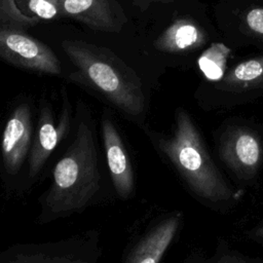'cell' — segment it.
Instances as JSON below:
<instances>
[{"label": "cell", "instance_id": "obj_15", "mask_svg": "<svg viewBox=\"0 0 263 263\" xmlns=\"http://www.w3.org/2000/svg\"><path fill=\"white\" fill-rule=\"evenodd\" d=\"M18 8L25 6L26 14L40 20H52L61 16L60 0H18ZM16 3V2H15Z\"/></svg>", "mask_w": 263, "mask_h": 263}, {"label": "cell", "instance_id": "obj_1", "mask_svg": "<svg viewBox=\"0 0 263 263\" xmlns=\"http://www.w3.org/2000/svg\"><path fill=\"white\" fill-rule=\"evenodd\" d=\"M155 151L168 163L195 200L226 213L242 199L243 188L232 186L214 161L192 116L183 108L175 112L168 134L146 126L143 129Z\"/></svg>", "mask_w": 263, "mask_h": 263}, {"label": "cell", "instance_id": "obj_6", "mask_svg": "<svg viewBox=\"0 0 263 263\" xmlns=\"http://www.w3.org/2000/svg\"><path fill=\"white\" fill-rule=\"evenodd\" d=\"M35 120L31 104L23 101L9 113L1 138L2 177L6 186L26 176L33 146Z\"/></svg>", "mask_w": 263, "mask_h": 263}, {"label": "cell", "instance_id": "obj_17", "mask_svg": "<svg viewBox=\"0 0 263 263\" xmlns=\"http://www.w3.org/2000/svg\"><path fill=\"white\" fill-rule=\"evenodd\" d=\"M246 21L252 31L263 35V8L256 7L251 9L246 16Z\"/></svg>", "mask_w": 263, "mask_h": 263}, {"label": "cell", "instance_id": "obj_4", "mask_svg": "<svg viewBox=\"0 0 263 263\" xmlns=\"http://www.w3.org/2000/svg\"><path fill=\"white\" fill-rule=\"evenodd\" d=\"M216 154L240 186L256 185L263 171V128L247 120L224 122L214 132Z\"/></svg>", "mask_w": 263, "mask_h": 263}, {"label": "cell", "instance_id": "obj_7", "mask_svg": "<svg viewBox=\"0 0 263 263\" xmlns=\"http://www.w3.org/2000/svg\"><path fill=\"white\" fill-rule=\"evenodd\" d=\"M71 105L67 92L63 90V104L59 119L55 121L50 104L40 103L33 146L25 176V185H33L40 177L45 164L55 152L59 145L69 136L73 126Z\"/></svg>", "mask_w": 263, "mask_h": 263}, {"label": "cell", "instance_id": "obj_14", "mask_svg": "<svg viewBox=\"0 0 263 263\" xmlns=\"http://www.w3.org/2000/svg\"><path fill=\"white\" fill-rule=\"evenodd\" d=\"M1 27L24 30L36 25L39 21L26 15L16 5L14 0H0Z\"/></svg>", "mask_w": 263, "mask_h": 263}, {"label": "cell", "instance_id": "obj_19", "mask_svg": "<svg viewBox=\"0 0 263 263\" xmlns=\"http://www.w3.org/2000/svg\"><path fill=\"white\" fill-rule=\"evenodd\" d=\"M134 3L141 7L142 9H145L147 8L151 3H154V2H162V3H165V2H170L172 0H133Z\"/></svg>", "mask_w": 263, "mask_h": 263}, {"label": "cell", "instance_id": "obj_3", "mask_svg": "<svg viewBox=\"0 0 263 263\" xmlns=\"http://www.w3.org/2000/svg\"><path fill=\"white\" fill-rule=\"evenodd\" d=\"M62 47L77 68V80L141 129L148 126L147 98L129 67L105 48L83 41L64 40Z\"/></svg>", "mask_w": 263, "mask_h": 263}, {"label": "cell", "instance_id": "obj_2", "mask_svg": "<svg viewBox=\"0 0 263 263\" xmlns=\"http://www.w3.org/2000/svg\"><path fill=\"white\" fill-rule=\"evenodd\" d=\"M103 175L91 114L78 103L69 142L55 161L51 183L40 199L41 224L80 213L101 195Z\"/></svg>", "mask_w": 263, "mask_h": 263}, {"label": "cell", "instance_id": "obj_18", "mask_svg": "<svg viewBox=\"0 0 263 263\" xmlns=\"http://www.w3.org/2000/svg\"><path fill=\"white\" fill-rule=\"evenodd\" d=\"M246 236L256 243L263 245V217L257 224L246 231Z\"/></svg>", "mask_w": 263, "mask_h": 263}, {"label": "cell", "instance_id": "obj_13", "mask_svg": "<svg viewBox=\"0 0 263 263\" xmlns=\"http://www.w3.org/2000/svg\"><path fill=\"white\" fill-rule=\"evenodd\" d=\"M217 89L230 95H243L263 89V55L245 61L230 70Z\"/></svg>", "mask_w": 263, "mask_h": 263}, {"label": "cell", "instance_id": "obj_9", "mask_svg": "<svg viewBox=\"0 0 263 263\" xmlns=\"http://www.w3.org/2000/svg\"><path fill=\"white\" fill-rule=\"evenodd\" d=\"M101 137L114 192L119 199L128 200L136 189L133 161L117 124L107 110L101 117Z\"/></svg>", "mask_w": 263, "mask_h": 263}, {"label": "cell", "instance_id": "obj_10", "mask_svg": "<svg viewBox=\"0 0 263 263\" xmlns=\"http://www.w3.org/2000/svg\"><path fill=\"white\" fill-rule=\"evenodd\" d=\"M183 219L181 211L164 215L134 245L123 263H160L181 230Z\"/></svg>", "mask_w": 263, "mask_h": 263}, {"label": "cell", "instance_id": "obj_12", "mask_svg": "<svg viewBox=\"0 0 263 263\" xmlns=\"http://www.w3.org/2000/svg\"><path fill=\"white\" fill-rule=\"evenodd\" d=\"M203 31L188 18H178L156 39L155 47L164 52L193 50L204 43Z\"/></svg>", "mask_w": 263, "mask_h": 263}, {"label": "cell", "instance_id": "obj_11", "mask_svg": "<svg viewBox=\"0 0 263 263\" xmlns=\"http://www.w3.org/2000/svg\"><path fill=\"white\" fill-rule=\"evenodd\" d=\"M60 6L61 16L103 32H119L126 22L116 0H60Z\"/></svg>", "mask_w": 263, "mask_h": 263}, {"label": "cell", "instance_id": "obj_8", "mask_svg": "<svg viewBox=\"0 0 263 263\" xmlns=\"http://www.w3.org/2000/svg\"><path fill=\"white\" fill-rule=\"evenodd\" d=\"M0 55L15 67L40 74L59 75L62 72L61 62L51 48L23 30L1 27Z\"/></svg>", "mask_w": 263, "mask_h": 263}, {"label": "cell", "instance_id": "obj_5", "mask_svg": "<svg viewBox=\"0 0 263 263\" xmlns=\"http://www.w3.org/2000/svg\"><path fill=\"white\" fill-rule=\"evenodd\" d=\"M99 234L87 232L40 243H16L1 253L0 263H99Z\"/></svg>", "mask_w": 263, "mask_h": 263}, {"label": "cell", "instance_id": "obj_16", "mask_svg": "<svg viewBox=\"0 0 263 263\" xmlns=\"http://www.w3.org/2000/svg\"><path fill=\"white\" fill-rule=\"evenodd\" d=\"M212 263H263V257L249 256L232 249L226 240H220Z\"/></svg>", "mask_w": 263, "mask_h": 263}]
</instances>
